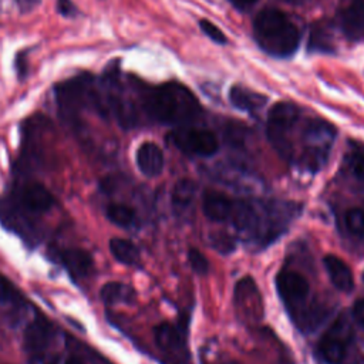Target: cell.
Masks as SVG:
<instances>
[{
  "instance_id": "1",
  "label": "cell",
  "mask_w": 364,
  "mask_h": 364,
  "mask_svg": "<svg viewBox=\"0 0 364 364\" xmlns=\"http://www.w3.org/2000/svg\"><path fill=\"white\" fill-rule=\"evenodd\" d=\"M145 112L165 125H185L200 115V104L181 82L169 81L148 91L142 98Z\"/></svg>"
},
{
  "instance_id": "2",
  "label": "cell",
  "mask_w": 364,
  "mask_h": 364,
  "mask_svg": "<svg viewBox=\"0 0 364 364\" xmlns=\"http://www.w3.org/2000/svg\"><path fill=\"white\" fill-rule=\"evenodd\" d=\"M253 34L259 47L277 58L290 57L300 44V31L296 24L274 7L257 13L253 20Z\"/></svg>"
},
{
  "instance_id": "3",
  "label": "cell",
  "mask_w": 364,
  "mask_h": 364,
  "mask_svg": "<svg viewBox=\"0 0 364 364\" xmlns=\"http://www.w3.org/2000/svg\"><path fill=\"white\" fill-rule=\"evenodd\" d=\"M336 129L320 118H306L301 124V152L294 161L310 172L317 171L327 159Z\"/></svg>"
},
{
  "instance_id": "4",
  "label": "cell",
  "mask_w": 364,
  "mask_h": 364,
  "mask_svg": "<svg viewBox=\"0 0 364 364\" xmlns=\"http://www.w3.org/2000/svg\"><path fill=\"white\" fill-rule=\"evenodd\" d=\"M97 85L88 74L70 78L55 87V100L61 117L70 125L77 127L80 112L84 108L94 109Z\"/></svg>"
},
{
  "instance_id": "5",
  "label": "cell",
  "mask_w": 364,
  "mask_h": 364,
  "mask_svg": "<svg viewBox=\"0 0 364 364\" xmlns=\"http://www.w3.org/2000/svg\"><path fill=\"white\" fill-rule=\"evenodd\" d=\"M300 117V108L293 102H277L270 108L267 115V139L274 151L286 161H293L291 132Z\"/></svg>"
},
{
  "instance_id": "6",
  "label": "cell",
  "mask_w": 364,
  "mask_h": 364,
  "mask_svg": "<svg viewBox=\"0 0 364 364\" xmlns=\"http://www.w3.org/2000/svg\"><path fill=\"white\" fill-rule=\"evenodd\" d=\"M168 139L183 154L196 156H212L219 149L216 135L205 128L181 125L168 135Z\"/></svg>"
},
{
  "instance_id": "7",
  "label": "cell",
  "mask_w": 364,
  "mask_h": 364,
  "mask_svg": "<svg viewBox=\"0 0 364 364\" xmlns=\"http://www.w3.org/2000/svg\"><path fill=\"white\" fill-rule=\"evenodd\" d=\"M353 338V328L348 318L341 314L324 333L318 343V353L328 364H341L346 358L348 343Z\"/></svg>"
},
{
  "instance_id": "8",
  "label": "cell",
  "mask_w": 364,
  "mask_h": 364,
  "mask_svg": "<svg viewBox=\"0 0 364 364\" xmlns=\"http://www.w3.org/2000/svg\"><path fill=\"white\" fill-rule=\"evenodd\" d=\"M233 304L243 323L253 324L263 317V301L260 291L250 276L242 277L233 290Z\"/></svg>"
},
{
  "instance_id": "9",
  "label": "cell",
  "mask_w": 364,
  "mask_h": 364,
  "mask_svg": "<svg viewBox=\"0 0 364 364\" xmlns=\"http://www.w3.org/2000/svg\"><path fill=\"white\" fill-rule=\"evenodd\" d=\"M16 200L20 208L30 213H43L54 205L51 192L38 182H30L20 186L16 192Z\"/></svg>"
},
{
  "instance_id": "10",
  "label": "cell",
  "mask_w": 364,
  "mask_h": 364,
  "mask_svg": "<svg viewBox=\"0 0 364 364\" xmlns=\"http://www.w3.org/2000/svg\"><path fill=\"white\" fill-rule=\"evenodd\" d=\"M276 286L280 297L290 306L301 303L310 290L307 280L294 270H282L276 277Z\"/></svg>"
},
{
  "instance_id": "11",
  "label": "cell",
  "mask_w": 364,
  "mask_h": 364,
  "mask_svg": "<svg viewBox=\"0 0 364 364\" xmlns=\"http://www.w3.org/2000/svg\"><path fill=\"white\" fill-rule=\"evenodd\" d=\"M340 27L351 41H364V0H347L340 11Z\"/></svg>"
},
{
  "instance_id": "12",
  "label": "cell",
  "mask_w": 364,
  "mask_h": 364,
  "mask_svg": "<svg viewBox=\"0 0 364 364\" xmlns=\"http://www.w3.org/2000/svg\"><path fill=\"white\" fill-rule=\"evenodd\" d=\"M55 260L61 263L74 277H85L92 270V256L80 247L58 249L54 252Z\"/></svg>"
},
{
  "instance_id": "13",
  "label": "cell",
  "mask_w": 364,
  "mask_h": 364,
  "mask_svg": "<svg viewBox=\"0 0 364 364\" xmlns=\"http://www.w3.org/2000/svg\"><path fill=\"white\" fill-rule=\"evenodd\" d=\"M51 338H53V326L46 318L37 317L31 320L24 328L23 346L26 351L36 354L40 351H46Z\"/></svg>"
},
{
  "instance_id": "14",
  "label": "cell",
  "mask_w": 364,
  "mask_h": 364,
  "mask_svg": "<svg viewBox=\"0 0 364 364\" xmlns=\"http://www.w3.org/2000/svg\"><path fill=\"white\" fill-rule=\"evenodd\" d=\"M138 169L148 178L158 176L164 169V154L161 148L154 142H144L136 149Z\"/></svg>"
},
{
  "instance_id": "15",
  "label": "cell",
  "mask_w": 364,
  "mask_h": 364,
  "mask_svg": "<svg viewBox=\"0 0 364 364\" xmlns=\"http://www.w3.org/2000/svg\"><path fill=\"white\" fill-rule=\"evenodd\" d=\"M233 200L218 191H206L202 196V209L208 219L213 222H222L230 218Z\"/></svg>"
},
{
  "instance_id": "16",
  "label": "cell",
  "mask_w": 364,
  "mask_h": 364,
  "mask_svg": "<svg viewBox=\"0 0 364 364\" xmlns=\"http://www.w3.org/2000/svg\"><path fill=\"white\" fill-rule=\"evenodd\" d=\"M326 272L334 284L341 291H351L354 287V277L348 264L336 255H327L323 259Z\"/></svg>"
},
{
  "instance_id": "17",
  "label": "cell",
  "mask_w": 364,
  "mask_h": 364,
  "mask_svg": "<svg viewBox=\"0 0 364 364\" xmlns=\"http://www.w3.org/2000/svg\"><path fill=\"white\" fill-rule=\"evenodd\" d=\"M230 219L240 232H255L260 225V215L256 205L247 200H233Z\"/></svg>"
},
{
  "instance_id": "18",
  "label": "cell",
  "mask_w": 364,
  "mask_h": 364,
  "mask_svg": "<svg viewBox=\"0 0 364 364\" xmlns=\"http://www.w3.org/2000/svg\"><path fill=\"white\" fill-rule=\"evenodd\" d=\"M154 338L156 346L169 354H176L185 348V338L179 328L171 323H161L154 328Z\"/></svg>"
},
{
  "instance_id": "19",
  "label": "cell",
  "mask_w": 364,
  "mask_h": 364,
  "mask_svg": "<svg viewBox=\"0 0 364 364\" xmlns=\"http://www.w3.org/2000/svg\"><path fill=\"white\" fill-rule=\"evenodd\" d=\"M229 100L233 107H236L240 111H247V112L262 108L267 101V98L263 94L252 91L242 85H233L230 88Z\"/></svg>"
},
{
  "instance_id": "20",
  "label": "cell",
  "mask_w": 364,
  "mask_h": 364,
  "mask_svg": "<svg viewBox=\"0 0 364 364\" xmlns=\"http://www.w3.org/2000/svg\"><path fill=\"white\" fill-rule=\"evenodd\" d=\"M109 252L115 260L127 266H136L139 264L141 256L138 247L128 239L122 237H112L109 240Z\"/></svg>"
},
{
  "instance_id": "21",
  "label": "cell",
  "mask_w": 364,
  "mask_h": 364,
  "mask_svg": "<svg viewBox=\"0 0 364 364\" xmlns=\"http://www.w3.org/2000/svg\"><path fill=\"white\" fill-rule=\"evenodd\" d=\"M101 300L105 304L132 303L135 300V291L131 286L121 282H108L101 287Z\"/></svg>"
},
{
  "instance_id": "22",
  "label": "cell",
  "mask_w": 364,
  "mask_h": 364,
  "mask_svg": "<svg viewBox=\"0 0 364 364\" xmlns=\"http://www.w3.org/2000/svg\"><path fill=\"white\" fill-rule=\"evenodd\" d=\"M196 195V183L192 179H179L172 189V206L175 210H183L193 202Z\"/></svg>"
},
{
  "instance_id": "23",
  "label": "cell",
  "mask_w": 364,
  "mask_h": 364,
  "mask_svg": "<svg viewBox=\"0 0 364 364\" xmlns=\"http://www.w3.org/2000/svg\"><path fill=\"white\" fill-rule=\"evenodd\" d=\"M105 216L109 222L121 228H129L135 223V210L124 203H109L105 208Z\"/></svg>"
},
{
  "instance_id": "24",
  "label": "cell",
  "mask_w": 364,
  "mask_h": 364,
  "mask_svg": "<svg viewBox=\"0 0 364 364\" xmlns=\"http://www.w3.org/2000/svg\"><path fill=\"white\" fill-rule=\"evenodd\" d=\"M346 226L347 229L355 235L363 237L364 236V209L361 208H351L346 212Z\"/></svg>"
},
{
  "instance_id": "25",
  "label": "cell",
  "mask_w": 364,
  "mask_h": 364,
  "mask_svg": "<svg viewBox=\"0 0 364 364\" xmlns=\"http://www.w3.org/2000/svg\"><path fill=\"white\" fill-rule=\"evenodd\" d=\"M309 47H310V50H314V51H324V53L331 51L333 46H331L328 33L321 27L313 28L311 34H310Z\"/></svg>"
},
{
  "instance_id": "26",
  "label": "cell",
  "mask_w": 364,
  "mask_h": 364,
  "mask_svg": "<svg viewBox=\"0 0 364 364\" xmlns=\"http://www.w3.org/2000/svg\"><path fill=\"white\" fill-rule=\"evenodd\" d=\"M346 162L350 172L358 181H364V152L354 149L346 155Z\"/></svg>"
},
{
  "instance_id": "27",
  "label": "cell",
  "mask_w": 364,
  "mask_h": 364,
  "mask_svg": "<svg viewBox=\"0 0 364 364\" xmlns=\"http://www.w3.org/2000/svg\"><path fill=\"white\" fill-rule=\"evenodd\" d=\"M188 260H189V264L192 267V270L198 274H206L209 272V260L206 259V256L199 252L198 249H189L188 250Z\"/></svg>"
},
{
  "instance_id": "28",
  "label": "cell",
  "mask_w": 364,
  "mask_h": 364,
  "mask_svg": "<svg viewBox=\"0 0 364 364\" xmlns=\"http://www.w3.org/2000/svg\"><path fill=\"white\" fill-rule=\"evenodd\" d=\"M212 246L220 253H230L235 249V240L226 232H216L210 236Z\"/></svg>"
},
{
  "instance_id": "29",
  "label": "cell",
  "mask_w": 364,
  "mask_h": 364,
  "mask_svg": "<svg viewBox=\"0 0 364 364\" xmlns=\"http://www.w3.org/2000/svg\"><path fill=\"white\" fill-rule=\"evenodd\" d=\"M199 27H200V30H202L212 41H215V43H218V44H225V43H226V36H225L223 31H222L216 24H213L212 21H209V20H200V21H199Z\"/></svg>"
},
{
  "instance_id": "30",
  "label": "cell",
  "mask_w": 364,
  "mask_h": 364,
  "mask_svg": "<svg viewBox=\"0 0 364 364\" xmlns=\"http://www.w3.org/2000/svg\"><path fill=\"white\" fill-rule=\"evenodd\" d=\"M28 364H60V358L57 354L40 351V353L31 354Z\"/></svg>"
},
{
  "instance_id": "31",
  "label": "cell",
  "mask_w": 364,
  "mask_h": 364,
  "mask_svg": "<svg viewBox=\"0 0 364 364\" xmlns=\"http://www.w3.org/2000/svg\"><path fill=\"white\" fill-rule=\"evenodd\" d=\"M57 10L65 17H73L77 14V7L71 0H57Z\"/></svg>"
},
{
  "instance_id": "32",
  "label": "cell",
  "mask_w": 364,
  "mask_h": 364,
  "mask_svg": "<svg viewBox=\"0 0 364 364\" xmlns=\"http://www.w3.org/2000/svg\"><path fill=\"white\" fill-rule=\"evenodd\" d=\"M353 316L355 321L364 327V299H358L353 306Z\"/></svg>"
},
{
  "instance_id": "33",
  "label": "cell",
  "mask_w": 364,
  "mask_h": 364,
  "mask_svg": "<svg viewBox=\"0 0 364 364\" xmlns=\"http://www.w3.org/2000/svg\"><path fill=\"white\" fill-rule=\"evenodd\" d=\"M237 10H249L257 0H229Z\"/></svg>"
},
{
  "instance_id": "34",
  "label": "cell",
  "mask_w": 364,
  "mask_h": 364,
  "mask_svg": "<svg viewBox=\"0 0 364 364\" xmlns=\"http://www.w3.org/2000/svg\"><path fill=\"white\" fill-rule=\"evenodd\" d=\"M6 296H9L7 284H6V282L0 277V299H3V297H6Z\"/></svg>"
},
{
  "instance_id": "35",
  "label": "cell",
  "mask_w": 364,
  "mask_h": 364,
  "mask_svg": "<svg viewBox=\"0 0 364 364\" xmlns=\"http://www.w3.org/2000/svg\"><path fill=\"white\" fill-rule=\"evenodd\" d=\"M64 364H84L80 358H77V357H71V358H68Z\"/></svg>"
},
{
  "instance_id": "36",
  "label": "cell",
  "mask_w": 364,
  "mask_h": 364,
  "mask_svg": "<svg viewBox=\"0 0 364 364\" xmlns=\"http://www.w3.org/2000/svg\"><path fill=\"white\" fill-rule=\"evenodd\" d=\"M282 1H286L290 4H301L303 3V0H282Z\"/></svg>"
},
{
  "instance_id": "37",
  "label": "cell",
  "mask_w": 364,
  "mask_h": 364,
  "mask_svg": "<svg viewBox=\"0 0 364 364\" xmlns=\"http://www.w3.org/2000/svg\"><path fill=\"white\" fill-rule=\"evenodd\" d=\"M223 364H239V363H236V361H226V363H223Z\"/></svg>"
}]
</instances>
